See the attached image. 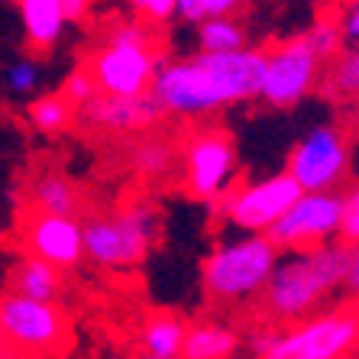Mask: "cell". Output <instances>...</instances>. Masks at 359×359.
Wrapping results in <instances>:
<instances>
[{
	"instance_id": "obj_12",
	"label": "cell",
	"mask_w": 359,
	"mask_h": 359,
	"mask_svg": "<svg viewBox=\"0 0 359 359\" xmlns=\"http://www.w3.org/2000/svg\"><path fill=\"white\" fill-rule=\"evenodd\" d=\"M0 340L10 350L23 353H55L68 343V318L59 304L0 294Z\"/></svg>"
},
{
	"instance_id": "obj_28",
	"label": "cell",
	"mask_w": 359,
	"mask_h": 359,
	"mask_svg": "<svg viewBox=\"0 0 359 359\" xmlns=\"http://www.w3.org/2000/svg\"><path fill=\"white\" fill-rule=\"evenodd\" d=\"M133 13H140L142 23L149 26H162L175 17V0H126Z\"/></svg>"
},
{
	"instance_id": "obj_5",
	"label": "cell",
	"mask_w": 359,
	"mask_h": 359,
	"mask_svg": "<svg viewBox=\"0 0 359 359\" xmlns=\"http://www.w3.org/2000/svg\"><path fill=\"white\" fill-rule=\"evenodd\" d=\"M282 252L262 233H243L233 240L217 243L201 266V288L208 301L230 308V304H250L262 294L272 269Z\"/></svg>"
},
{
	"instance_id": "obj_29",
	"label": "cell",
	"mask_w": 359,
	"mask_h": 359,
	"mask_svg": "<svg viewBox=\"0 0 359 359\" xmlns=\"http://www.w3.org/2000/svg\"><path fill=\"white\" fill-rule=\"evenodd\" d=\"M337 23H340L343 42L356 46L359 42V0H346V7H343V13L337 17Z\"/></svg>"
},
{
	"instance_id": "obj_13",
	"label": "cell",
	"mask_w": 359,
	"mask_h": 359,
	"mask_svg": "<svg viewBox=\"0 0 359 359\" xmlns=\"http://www.w3.org/2000/svg\"><path fill=\"white\" fill-rule=\"evenodd\" d=\"M26 256L55 266L59 272L78 269L84 262L81 220L78 217H52V214H29L23 220Z\"/></svg>"
},
{
	"instance_id": "obj_33",
	"label": "cell",
	"mask_w": 359,
	"mask_h": 359,
	"mask_svg": "<svg viewBox=\"0 0 359 359\" xmlns=\"http://www.w3.org/2000/svg\"><path fill=\"white\" fill-rule=\"evenodd\" d=\"M243 4H246V0H204V20L208 17H233Z\"/></svg>"
},
{
	"instance_id": "obj_6",
	"label": "cell",
	"mask_w": 359,
	"mask_h": 359,
	"mask_svg": "<svg viewBox=\"0 0 359 359\" xmlns=\"http://www.w3.org/2000/svg\"><path fill=\"white\" fill-rule=\"evenodd\" d=\"M359 356V298L327 304L324 311L278 327L266 359H356Z\"/></svg>"
},
{
	"instance_id": "obj_21",
	"label": "cell",
	"mask_w": 359,
	"mask_h": 359,
	"mask_svg": "<svg viewBox=\"0 0 359 359\" xmlns=\"http://www.w3.org/2000/svg\"><path fill=\"white\" fill-rule=\"evenodd\" d=\"M318 91L330 104H346L350 107L353 100H359V42L346 46L330 65H324Z\"/></svg>"
},
{
	"instance_id": "obj_22",
	"label": "cell",
	"mask_w": 359,
	"mask_h": 359,
	"mask_svg": "<svg viewBox=\"0 0 359 359\" xmlns=\"http://www.w3.org/2000/svg\"><path fill=\"white\" fill-rule=\"evenodd\" d=\"M246 49V29L233 17H208L198 23V52L226 55V52Z\"/></svg>"
},
{
	"instance_id": "obj_20",
	"label": "cell",
	"mask_w": 359,
	"mask_h": 359,
	"mask_svg": "<svg viewBox=\"0 0 359 359\" xmlns=\"http://www.w3.org/2000/svg\"><path fill=\"white\" fill-rule=\"evenodd\" d=\"M188 320L172 314V311H152L140 327V343L146 356L156 359H178L182 356V343Z\"/></svg>"
},
{
	"instance_id": "obj_30",
	"label": "cell",
	"mask_w": 359,
	"mask_h": 359,
	"mask_svg": "<svg viewBox=\"0 0 359 359\" xmlns=\"http://www.w3.org/2000/svg\"><path fill=\"white\" fill-rule=\"evenodd\" d=\"M343 294L359 298V240L346 243V278H343Z\"/></svg>"
},
{
	"instance_id": "obj_14",
	"label": "cell",
	"mask_w": 359,
	"mask_h": 359,
	"mask_svg": "<svg viewBox=\"0 0 359 359\" xmlns=\"http://www.w3.org/2000/svg\"><path fill=\"white\" fill-rule=\"evenodd\" d=\"M84 123L110 136H142L152 133V126L159 123L162 114L159 100L152 94H140V97H110V94H97L88 107L78 110Z\"/></svg>"
},
{
	"instance_id": "obj_10",
	"label": "cell",
	"mask_w": 359,
	"mask_h": 359,
	"mask_svg": "<svg viewBox=\"0 0 359 359\" xmlns=\"http://www.w3.org/2000/svg\"><path fill=\"white\" fill-rule=\"evenodd\" d=\"M298 194L301 188L288 178V172H276V175H266L259 182H236L214 204V210L226 226L266 236L285 217V210L298 201Z\"/></svg>"
},
{
	"instance_id": "obj_17",
	"label": "cell",
	"mask_w": 359,
	"mask_h": 359,
	"mask_svg": "<svg viewBox=\"0 0 359 359\" xmlns=\"http://www.w3.org/2000/svg\"><path fill=\"white\" fill-rule=\"evenodd\" d=\"M20 20H23V36L26 46L33 52H49L59 46L62 33H65V17H62L59 0H17Z\"/></svg>"
},
{
	"instance_id": "obj_26",
	"label": "cell",
	"mask_w": 359,
	"mask_h": 359,
	"mask_svg": "<svg viewBox=\"0 0 359 359\" xmlns=\"http://www.w3.org/2000/svg\"><path fill=\"white\" fill-rule=\"evenodd\" d=\"M59 94L68 100V104H72V110L78 114V110L88 107V104L97 97V84H94L91 75H88V68L81 65V68H75L65 81H62V91Z\"/></svg>"
},
{
	"instance_id": "obj_4",
	"label": "cell",
	"mask_w": 359,
	"mask_h": 359,
	"mask_svg": "<svg viewBox=\"0 0 359 359\" xmlns=\"http://www.w3.org/2000/svg\"><path fill=\"white\" fill-rule=\"evenodd\" d=\"M159 240V210L146 198H136L110 214L81 220L84 262L97 269H136L146 262Z\"/></svg>"
},
{
	"instance_id": "obj_15",
	"label": "cell",
	"mask_w": 359,
	"mask_h": 359,
	"mask_svg": "<svg viewBox=\"0 0 359 359\" xmlns=\"http://www.w3.org/2000/svg\"><path fill=\"white\" fill-rule=\"evenodd\" d=\"M243 330L230 320L204 318L188 324L178 359H240Z\"/></svg>"
},
{
	"instance_id": "obj_1",
	"label": "cell",
	"mask_w": 359,
	"mask_h": 359,
	"mask_svg": "<svg viewBox=\"0 0 359 359\" xmlns=\"http://www.w3.org/2000/svg\"><path fill=\"white\" fill-rule=\"evenodd\" d=\"M262 52L240 49L226 55L198 52L191 59L165 62L152 78L149 94L159 100L162 114L182 120L210 117L233 104H250L259 97Z\"/></svg>"
},
{
	"instance_id": "obj_31",
	"label": "cell",
	"mask_w": 359,
	"mask_h": 359,
	"mask_svg": "<svg viewBox=\"0 0 359 359\" xmlns=\"http://www.w3.org/2000/svg\"><path fill=\"white\" fill-rule=\"evenodd\" d=\"M91 4L94 0H59L65 23H81V20L91 13Z\"/></svg>"
},
{
	"instance_id": "obj_25",
	"label": "cell",
	"mask_w": 359,
	"mask_h": 359,
	"mask_svg": "<svg viewBox=\"0 0 359 359\" xmlns=\"http://www.w3.org/2000/svg\"><path fill=\"white\" fill-rule=\"evenodd\" d=\"M4 81H7V91L13 97H29V94L39 88V62L36 59H17L13 65L4 72Z\"/></svg>"
},
{
	"instance_id": "obj_24",
	"label": "cell",
	"mask_w": 359,
	"mask_h": 359,
	"mask_svg": "<svg viewBox=\"0 0 359 359\" xmlns=\"http://www.w3.org/2000/svg\"><path fill=\"white\" fill-rule=\"evenodd\" d=\"M304 36V42L311 46V52L318 55L320 65H330V62L340 55L343 49H346V42H343V33H340V23H337V17H320L318 23L311 26Z\"/></svg>"
},
{
	"instance_id": "obj_9",
	"label": "cell",
	"mask_w": 359,
	"mask_h": 359,
	"mask_svg": "<svg viewBox=\"0 0 359 359\" xmlns=\"http://www.w3.org/2000/svg\"><path fill=\"white\" fill-rule=\"evenodd\" d=\"M320 75H324V65L311 52L304 36L278 39L269 49H262V81L256 100L276 110L298 107L301 100L318 91Z\"/></svg>"
},
{
	"instance_id": "obj_35",
	"label": "cell",
	"mask_w": 359,
	"mask_h": 359,
	"mask_svg": "<svg viewBox=\"0 0 359 359\" xmlns=\"http://www.w3.org/2000/svg\"><path fill=\"white\" fill-rule=\"evenodd\" d=\"M140 359H156V356H146V353H142V356H140Z\"/></svg>"
},
{
	"instance_id": "obj_11",
	"label": "cell",
	"mask_w": 359,
	"mask_h": 359,
	"mask_svg": "<svg viewBox=\"0 0 359 359\" xmlns=\"http://www.w3.org/2000/svg\"><path fill=\"white\" fill-rule=\"evenodd\" d=\"M343 194L340 191H301L285 217L269 230L278 252H304L324 243L340 240Z\"/></svg>"
},
{
	"instance_id": "obj_7",
	"label": "cell",
	"mask_w": 359,
	"mask_h": 359,
	"mask_svg": "<svg viewBox=\"0 0 359 359\" xmlns=\"http://www.w3.org/2000/svg\"><path fill=\"white\" fill-rule=\"evenodd\" d=\"M178 165H182L184 191L194 201L217 204L236 184V172H240L233 136L224 126H198L182 140Z\"/></svg>"
},
{
	"instance_id": "obj_23",
	"label": "cell",
	"mask_w": 359,
	"mask_h": 359,
	"mask_svg": "<svg viewBox=\"0 0 359 359\" xmlns=\"http://www.w3.org/2000/svg\"><path fill=\"white\" fill-rule=\"evenodd\" d=\"M26 117H29V123H33L36 133L59 136V133H65L68 126H72L75 110H72V104H68L59 91H52V94H39L36 100H29Z\"/></svg>"
},
{
	"instance_id": "obj_16",
	"label": "cell",
	"mask_w": 359,
	"mask_h": 359,
	"mask_svg": "<svg viewBox=\"0 0 359 359\" xmlns=\"http://www.w3.org/2000/svg\"><path fill=\"white\" fill-rule=\"evenodd\" d=\"M10 294H20V298L39 301V304H59L62 292H65V278L55 266L33 256H23L17 266L10 269L7 276Z\"/></svg>"
},
{
	"instance_id": "obj_8",
	"label": "cell",
	"mask_w": 359,
	"mask_h": 359,
	"mask_svg": "<svg viewBox=\"0 0 359 359\" xmlns=\"http://www.w3.org/2000/svg\"><path fill=\"white\" fill-rule=\"evenodd\" d=\"M353 168V140L346 126L324 123L304 133L288 152L285 172L301 191H340Z\"/></svg>"
},
{
	"instance_id": "obj_3",
	"label": "cell",
	"mask_w": 359,
	"mask_h": 359,
	"mask_svg": "<svg viewBox=\"0 0 359 359\" xmlns=\"http://www.w3.org/2000/svg\"><path fill=\"white\" fill-rule=\"evenodd\" d=\"M162 65L165 59H162L152 26L140 20H117L104 33L84 68L97 84V94L140 97V94H149L152 78Z\"/></svg>"
},
{
	"instance_id": "obj_18",
	"label": "cell",
	"mask_w": 359,
	"mask_h": 359,
	"mask_svg": "<svg viewBox=\"0 0 359 359\" xmlns=\"http://www.w3.org/2000/svg\"><path fill=\"white\" fill-rule=\"evenodd\" d=\"M29 208L36 214H52V217H78L81 188L62 172H39L29 184Z\"/></svg>"
},
{
	"instance_id": "obj_27",
	"label": "cell",
	"mask_w": 359,
	"mask_h": 359,
	"mask_svg": "<svg viewBox=\"0 0 359 359\" xmlns=\"http://www.w3.org/2000/svg\"><path fill=\"white\" fill-rule=\"evenodd\" d=\"M340 240L356 243L359 240V184L343 191V220H340Z\"/></svg>"
},
{
	"instance_id": "obj_19",
	"label": "cell",
	"mask_w": 359,
	"mask_h": 359,
	"mask_svg": "<svg viewBox=\"0 0 359 359\" xmlns=\"http://www.w3.org/2000/svg\"><path fill=\"white\" fill-rule=\"evenodd\" d=\"M126 162L133 168V175L142 182H162L175 172L178 165V149L168 136L159 133H142L130 142V152H126Z\"/></svg>"
},
{
	"instance_id": "obj_32",
	"label": "cell",
	"mask_w": 359,
	"mask_h": 359,
	"mask_svg": "<svg viewBox=\"0 0 359 359\" xmlns=\"http://www.w3.org/2000/svg\"><path fill=\"white\" fill-rule=\"evenodd\" d=\"M175 17L198 26L204 20V0H175Z\"/></svg>"
},
{
	"instance_id": "obj_34",
	"label": "cell",
	"mask_w": 359,
	"mask_h": 359,
	"mask_svg": "<svg viewBox=\"0 0 359 359\" xmlns=\"http://www.w3.org/2000/svg\"><path fill=\"white\" fill-rule=\"evenodd\" d=\"M346 133L350 140H359V100L350 104V120H346Z\"/></svg>"
},
{
	"instance_id": "obj_2",
	"label": "cell",
	"mask_w": 359,
	"mask_h": 359,
	"mask_svg": "<svg viewBox=\"0 0 359 359\" xmlns=\"http://www.w3.org/2000/svg\"><path fill=\"white\" fill-rule=\"evenodd\" d=\"M346 278V243L334 240L304 252H282L256 298V320L292 327L334 304Z\"/></svg>"
},
{
	"instance_id": "obj_36",
	"label": "cell",
	"mask_w": 359,
	"mask_h": 359,
	"mask_svg": "<svg viewBox=\"0 0 359 359\" xmlns=\"http://www.w3.org/2000/svg\"><path fill=\"white\" fill-rule=\"evenodd\" d=\"M356 168H359V162H356Z\"/></svg>"
}]
</instances>
